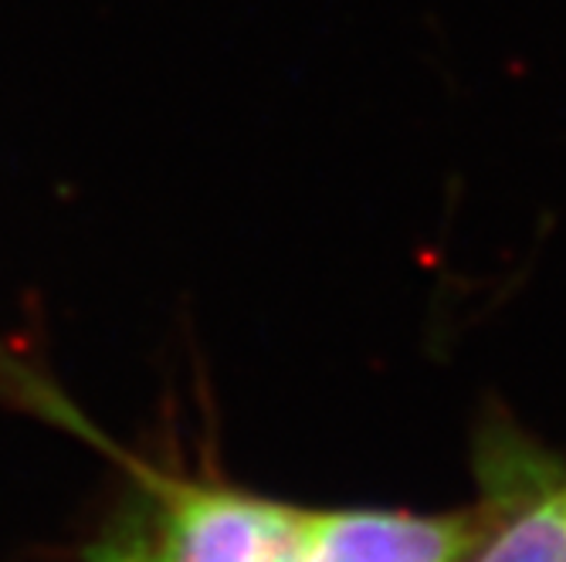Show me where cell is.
I'll return each instance as SVG.
<instances>
[{"label":"cell","instance_id":"obj_3","mask_svg":"<svg viewBox=\"0 0 566 562\" xmlns=\"http://www.w3.org/2000/svg\"><path fill=\"white\" fill-rule=\"evenodd\" d=\"M469 562H566V485L492 522Z\"/></svg>","mask_w":566,"mask_h":562},{"label":"cell","instance_id":"obj_1","mask_svg":"<svg viewBox=\"0 0 566 562\" xmlns=\"http://www.w3.org/2000/svg\"><path fill=\"white\" fill-rule=\"evenodd\" d=\"M305 508L231 488L167 491L157 542L113 562H302Z\"/></svg>","mask_w":566,"mask_h":562},{"label":"cell","instance_id":"obj_2","mask_svg":"<svg viewBox=\"0 0 566 562\" xmlns=\"http://www.w3.org/2000/svg\"><path fill=\"white\" fill-rule=\"evenodd\" d=\"M489 529L479 508L441 516L387 508L305 512L302 562H469Z\"/></svg>","mask_w":566,"mask_h":562}]
</instances>
